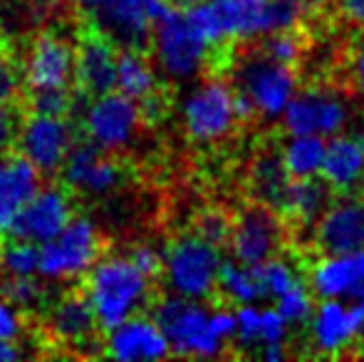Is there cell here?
<instances>
[{"mask_svg": "<svg viewBox=\"0 0 364 362\" xmlns=\"http://www.w3.org/2000/svg\"><path fill=\"white\" fill-rule=\"evenodd\" d=\"M260 328H263V308L258 303L235 305V338H233L235 348L258 355Z\"/></svg>", "mask_w": 364, "mask_h": 362, "instance_id": "836d02e7", "label": "cell"}, {"mask_svg": "<svg viewBox=\"0 0 364 362\" xmlns=\"http://www.w3.org/2000/svg\"><path fill=\"white\" fill-rule=\"evenodd\" d=\"M45 335L55 345H70V348H82L100 343V320H97L95 305L85 288L68 290L53 308L48 310L43 320Z\"/></svg>", "mask_w": 364, "mask_h": 362, "instance_id": "ac0fdd59", "label": "cell"}, {"mask_svg": "<svg viewBox=\"0 0 364 362\" xmlns=\"http://www.w3.org/2000/svg\"><path fill=\"white\" fill-rule=\"evenodd\" d=\"M141 110L136 100L124 92H107L95 97L90 110L85 112V134L107 151L127 147L136 137L141 124Z\"/></svg>", "mask_w": 364, "mask_h": 362, "instance_id": "5bb4252c", "label": "cell"}, {"mask_svg": "<svg viewBox=\"0 0 364 362\" xmlns=\"http://www.w3.org/2000/svg\"><path fill=\"white\" fill-rule=\"evenodd\" d=\"M230 82L253 102L255 117L265 122L280 119L300 90L295 68L275 63L263 50L240 55L230 70Z\"/></svg>", "mask_w": 364, "mask_h": 362, "instance_id": "277c9868", "label": "cell"}, {"mask_svg": "<svg viewBox=\"0 0 364 362\" xmlns=\"http://www.w3.org/2000/svg\"><path fill=\"white\" fill-rule=\"evenodd\" d=\"M40 169L23 154L0 161V236H5L18 211L38 193Z\"/></svg>", "mask_w": 364, "mask_h": 362, "instance_id": "cb8c5ba5", "label": "cell"}, {"mask_svg": "<svg viewBox=\"0 0 364 362\" xmlns=\"http://www.w3.org/2000/svg\"><path fill=\"white\" fill-rule=\"evenodd\" d=\"M105 251L102 233L85 216L73 221L40 248V273L45 278H75L87 273Z\"/></svg>", "mask_w": 364, "mask_h": 362, "instance_id": "8fae6325", "label": "cell"}, {"mask_svg": "<svg viewBox=\"0 0 364 362\" xmlns=\"http://www.w3.org/2000/svg\"><path fill=\"white\" fill-rule=\"evenodd\" d=\"M186 15L211 50L245 45L278 30H292L307 15L300 0H198Z\"/></svg>", "mask_w": 364, "mask_h": 362, "instance_id": "6da1fadb", "label": "cell"}, {"mask_svg": "<svg viewBox=\"0 0 364 362\" xmlns=\"http://www.w3.org/2000/svg\"><path fill=\"white\" fill-rule=\"evenodd\" d=\"M260 50L268 58H273L275 63L292 65L295 68L302 60V55H305V40L297 35V28L278 30V33H270L268 38H263V48Z\"/></svg>", "mask_w": 364, "mask_h": 362, "instance_id": "e575fe53", "label": "cell"}, {"mask_svg": "<svg viewBox=\"0 0 364 362\" xmlns=\"http://www.w3.org/2000/svg\"><path fill=\"white\" fill-rule=\"evenodd\" d=\"M218 293L230 305L260 303L263 293H260L255 266H245V263L235 261V258L233 261H223L218 273Z\"/></svg>", "mask_w": 364, "mask_h": 362, "instance_id": "f1b7e54d", "label": "cell"}, {"mask_svg": "<svg viewBox=\"0 0 364 362\" xmlns=\"http://www.w3.org/2000/svg\"><path fill=\"white\" fill-rule=\"evenodd\" d=\"M25 73L18 55L10 45H0V105L23 107L25 102Z\"/></svg>", "mask_w": 364, "mask_h": 362, "instance_id": "4dcf8cb0", "label": "cell"}, {"mask_svg": "<svg viewBox=\"0 0 364 362\" xmlns=\"http://www.w3.org/2000/svg\"><path fill=\"white\" fill-rule=\"evenodd\" d=\"M352 117L355 107L345 92L332 85H310L297 90L280 122L288 134H312L330 139L350 129Z\"/></svg>", "mask_w": 364, "mask_h": 362, "instance_id": "ba28073f", "label": "cell"}, {"mask_svg": "<svg viewBox=\"0 0 364 362\" xmlns=\"http://www.w3.org/2000/svg\"><path fill=\"white\" fill-rule=\"evenodd\" d=\"M75 142L77 129L68 117L28 115L25 112L15 149H20V154L28 156L40 171L55 174L65 166V159Z\"/></svg>", "mask_w": 364, "mask_h": 362, "instance_id": "4fadbf2b", "label": "cell"}, {"mask_svg": "<svg viewBox=\"0 0 364 362\" xmlns=\"http://www.w3.org/2000/svg\"><path fill=\"white\" fill-rule=\"evenodd\" d=\"M18 358H20V350L15 348L13 343H3V340H0V362H10Z\"/></svg>", "mask_w": 364, "mask_h": 362, "instance_id": "ee69618b", "label": "cell"}, {"mask_svg": "<svg viewBox=\"0 0 364 362\" xmlns=\"http://www.w3.org/2000/svg\"><path fill=\"white\" fill-rule=\"evenodd\" d=\"M23 320L25 313L20 308H15L13 303H0V340L3 343H13L20 333H23Z\"/></svg>", "mask_w": 364, "mask_h": 362, "instance_id": "ab89813d", "label": "cell"}, {"mask_svg": "<svg viewBox=\"0 0 364 362\" xmlns=\"http://www.w3.org/2000/svg\"><path fill=\"white\" fill-rule=\"evenodd\" d=\"M337 10L345 23L364 30V0H337Z\"/></svg>", "mask_w": 364, "mask_h": 362, "instance_id": "60d3db41", "label": "cell"}, {"mask_svg": "<svg viewBox=\"0 0 364 362\" xmlns=\"http://www.w3.org/2000/svg\"><path fill=\"white\" fill-rule=\"evenodd\" d=\"M230 228H233V218L220 208H206V211L198 213L196 223H193V231L198 236H203L206 241L216 243L220 248L228 246Z\"/></svg>", "mask_w": 364, "mask_h": 362, "instance_id": "8d00e7d4", "label": "cell"}, {"mask_svg": "<svg viewBox=\"0 0 364 362\" xmlns=\"http://www.w3.org/2000/svg\"><path fill=\"white\" fill-rule=\"evenodd\" d=\"M105 353L114 360H164L171 355V345L156 320L127 318L109 330Z\"/></svg>", "mask_w": 364, "mask_h": 362, "instance_id": "603a6c76", "label": "cell"}, {"mask_svg": "<svg viewBox=\"0 0 364 362\" xmlns=\"http://www.w3.org/2000/svg\"><path fill=\"white\" fill-rule=\"evenodd\" d=\"M0 266L10 275H33L40 271V248L35 241L5 236L0 241Z\"/></svg>", "mask_w": 364, "mask_h": 362, "instance_id": "1f68e13d", "label": "cell"}, {"mask_svg": "<svg viewBox=\"0 0 364 362\" xmlns=\"http://www.w3.org/2000/svg\"><path fill=\"white\" fill-rule=\"evenodd\" d=\"M25 110L23 107H3L0 105V151H8L18 142V132L23 124Z\"/></svg>", "mask_w": 364, "mask_h": 362, "instance_id": "74e56055", "label": "cell"}, {"mask_svg": "<svg viewBox=\"0 0 364 362\" xmlns=\"http://www.w3.org/2000/svg\"><path fill=\"white\" fill-rule=\"evenodd\" d=\"M3 298L23 313H30L43 303V288L33 275H10L3 283Z\"/></svg>", "mask_w": 364, "mask_h": 362, "instance_id": "d590c367", "label": "cell"}, {"mask_svg": "<svg viewBox=\"0 0 364 362\" xmlns=\"http://www.w3.org/2000/svg\"><path fill=\"white\" fill-rule=\"evenodd\" d=\"M307 285L317 300H360L364 295V248L322 253L307 268Z\"/></svg>", "mask_w": 364, "mask_h": 362, "instance_id": "44dd1931", "label": "cell"}, {"mask_svg": "<svg viewBox=\"0 0 364 362\" xmlns=\"http://www.w3.org/2000/svg\"><path fill=\"white\" fill-rule=\"evenodd\" d=\"M325 151L327 139H322V137L288 134L283 149H280V159H283L292 179H315V176L322 174Z\"/></svg>", "mask_w": 364, "mask_h": 362, "instance_id": "4316f807", "label": "cell"}, {"mask_svg": "<svg viewBox=\"0 0 364 362\" xmlns=\"http://www.w3.org/2000/svg\"><path fill=\"white\" fill-rule=\"evenodd\" d=\"M77 48L55 33H40L33 38L25 55V85L28 90L73 87Z\"/></svg>", "mask_w": 364, "mask_h": 362, "instance_id": "e0dca14e", "label": "cell"}, {"mask_svg": "<svg viewBox=\"0 0 364 362\" xmlns=\"http://www.w3.org/2000/svg\"><path fill=\"white\" fill-rule=\"evenodd\" d=\"M154 45H156V58L164 73L171 78L186 80L196 78L211 63L208 43L201 38L196 25L188 20L186 8H171L156 25H154Z\"/></svg>", "mask_w": 364, "mask_h": 362, "instance_id": "9c48e42d", "label": "cell"}, {"mask_svg": "<svg viewBox=\"0 0 364 362\" xmlns=\"http://www.w3.org/2000/svg\"><path fill=\"white\" fill-rule=\"evenodd\" d=\"M290 181L292 176L280 159V151H263L255 156L248 169V188L253 198L273 211H280Z\"/></svg>", "mask_w": 364, "mask_h": 362, "instance_id": "d4e9b609", "label": "cell"}, {"mask_svg": "<svg viewBox=\"0 0 364 362\" xmlns=\"http://www.w3.org/2000/svg\"><path fill=\"white\" fill-rule=\"evenodd\" d=\"M223 266L220 246L196 231L173 238L164 256V273L171 288L183 298L211 300L218 293V273Z\"/></svg>", "mask_w": 364, "mask_h": 362, "instance_id": "8992f818", "label": "cell"}, {"mask_svg": "<svg viewBox=\"0 0 364 362\" xmlns=\"http://www.w3.org/2000/svg\"><path fill=\"white\" fill-rule=\"evenodd\" d=\"M77 65H75V85L87 97H102L117 87V58H119V45L87 23L80 28L77 35Z\"/></svg>", "mask_w": 364, "mask_h": 362, "instance_id": "9a60e30c", "label": "cell"}, {"mask_svg": "<svg viewBox=\"0 0 364 362\" xmlns=\"http://www.w3.org/2000/svg\"><path fill=\"white\" fill-rule=\"evenodd\" d=\"M149 285H151V278H146L132 258L97 261L87 271L85 290L95 305L102 330L117 328L127 318H132L134 310L144 308L151 300Z\"/></svg>", "mask_w": 364, "mask_h": 362, "instance_id": "3957f363", "label": "cell"}, {"mask_svg": "<svg viewBox=\"0 0 364 362\" xmlns=\"http://www.w3.org/2000/svg\"><path fill=\"white\" fill-rule=\"evenodd\" d=\"M129 258L134 261V266L139 268L141 273L146 275V278H159V275L164 273V258L161 253L156 251V248L146 246V243H139V246L132 248Z\"/></svg>", "mask_w": 364, "mask_h": 362, "instance_id": "f35d334b", "label": "cell"}, {"mask_svg": "<svg viewBox=\"0 0 364 362\" xmlns=\"http://www.w3.org/2000/svg\"><path fill=\"white\" fill-rule=\"evenodd\" d=\"M117 87L132 100H144L151 92L159 90L156 73L151 68V60L144 50L136 48H119L117 58Z\"/></svg>", "mask_w": 364, "mask_h": 362, "instance_id": "83f0119b", "label": "cell"}, {"mask_svg": "<svg viewBox=\"0 0 364 362\" xmlns=\"http://www.w3.org/2000/svg\"><path fill=\"white\" fill-rule=\"evenodd\" d=\"M330 186L320 176H315V179H292L278 213L285 221L312 226L330 203Z\"/></svg>", "mask_w": 364, "mask_h": 362, "instance_id": "484cf974", "label": "cell"}, {"mask_svg": "<svg viewBox=\"0 0 364 362\" xmlns=\"http://www.w3.org/2000/svg\"><path fill=\"white\" fill-rule=\"evenodd\" d=\"M183 129L193 144L213 147L225 142L240 124L235 112V87L230 80L211 75L186 95L181 107Z\"/></svg>", "mask_w": 364, "mask_h": 362, "instance_id": "52a82bcc", "label": "cell"}, {"mask_svg": "<svg viewBox=\"0 0 364 362\" xmlns=\"http://www.w3.org/2000/svg\"><path fill=\"white\" fill-rule=\"evenodd\" d=\"M0 295H3V278H0Z\"/></svg>", "mask_w": 364, "mask_h": 362, "instance_id": "7dc6e473", "label": "cell"}, {"mask_svg": "<svg viewBox=\"0 0 364 362\" xmlns=\"http://www.w3.org/2000/svg\"><path fill=\"white\" fill-rule=\"evenodd\" d=\"M312 243L320 253H347L364 248V198L337 193L312 223Z\"/></svg>", "mask_w": 364, "mask_h": 362, "instance_id": "2e32d148", "label": "cell"}, {"mask_svg": "<svg viewBox=\"0 0 364 362\" xmlns=\"http://www.w3.org/2000/svg\"><path fill=\"white\" fill-rule=\"evenodd\" d=\"M188 3H198V0H188Z\"/></svg>", "mask_w": 364, "mask_h": 362, "instance_id": "c3c4849f", "label": "cell"}, {"mask_svg": "<svg viewBox=\"0 0 364 362\" xmlns=\"http://www.w3.org/2000/svg\"><path fill=\"white\" fill-rule=\"evenodd\" d=\"M300 3L305 5V10H307V13H315V10L327 8V5H330L332 0H300Z\"/></svg>", "mask_w": 364, "mask_h": 362, "instance_id": "f6af8a7d", "label": "cell"}, {"mask_svg": "<svg viewBox=\"0 0 364 362\" xmlns=\"http://www.w3.org/2000/svg\"><path fill=\"white\" fill-rule=\"evenodd\" d=\"M65 183L77 191L107 193L127 179V164L117 156H107L90 137H77L65 159Z\"/></svg>", "mask_w": 364, "mask_h": 362, "instance_id": "d6986e66", "label": "cell"}, {"mask_svg": "<svg viewBox=\"0 0 364 362\" xmlns=\"http://www.w3.org/2000/svg\"><path fill=\"white\" fill-rule=\"evenodd\" d=\"M80 15L107 33L119 48L146 50L154 25L173 8V0H75Z\"/></svg>", "mask_w": 364, "mask_h": 362, "instance_id": "5b68a950", "label": "cell"}, {"mask_svg": "<svg viewBox=\"0 0 364 362\" xmlns=\"http://www.w3.org/2000/svg\"><path fill=\"white\" fill-rule=\"evenodd\" d=\"M350 80L355 85V90L364 97V38L357 43L355 53L350 60Z\"/></svg>", "mask_w": 364, "mask_h": 362, "instance_id": "b9f144b4", "label": "cell"}, {"mask_svg": "<svg viewBox=\"0 0 364 362\" xmlns=\"http://www.w3.org/2000/svg\"><path fill=\"white\" fill-rule=\"evenodd\" d=\"M364 320L355 300H317L305 323V343L317 358H345L360 348Z\"/></svg>", "mask_w": 364, "mask_h": 362, "instance_id": "30bf717a", "label": "cell"}, {"mask_svg": "<svg viewBox=\"0 0 364 362\" xmlns=\"http://www.w3.org/2000/svg\"><path fill=\"white\" fill-rule=\"evenodd\" d=\"M357 308H360V313H362V320H364V295L360 300H357Z\"/></svg>", "mask_w": 364, "mask_h": 362, "instance_id": "bcb514c9", "label": "cell"}, {"mask_svg": "<svg viewBox=\"0 0 364 362\" xmlns=\"http://www.w3.org/2000/svg\"><path fill=\"white\" fill-rule=\"evenodd\" d=\"M315 305H317V298L310 290V285H307V280H300L297 285H292L288 293H283L275 300V308L283 313V318L288 320L292 328H305V323L310 320Z\"/></svg>", "mask_w": 364, "mask_h": 362, "instance_id": "d6a6232c", "label": "cell"}, {"mask_svg": "<svg viewBox=\"0 0 364 362\" xmlns=\"http://www.w3.org/2000/svg\"><path fill=\"white\" fill-rule=\"evenodd\" d=\"M285 218L278 211L255 201L233 218L228 248L235 261L258 266L278 256L285 246Z\"/></svg>", "mask_w": 364, "mask_h": 362, "instance_id": "7c38bea8", "label": "cell"}, {"mask_svg": "<svg viewBox=\"0 0 364 362\" xmlns=\"http://www.w3.org/2000/svg\"><path fill=\"white\" fill-rule=\"evenodd\" d=\"M320 179L332 193H355L364 186V134L345 129L327 139Z\"/></svg>", "mask_w": 364, "mask_h": 362, "instance_id": "7402d4cb", "label": "cell"}, {"mask_svg": "<svg viewBox=\"0 0 364 362\" xmlns=\"http://www.w3.org/2000/svg\"><path fill=\"white\" fill-rule=\"evenodd\" d=\"M255 273H258V283H260V293H263V300H278L283 293H288L292 285H297L302 278L300 268L285 256H273L268 261L258 263L255 266Z\"/></svg>", "mask_w": 364, "mask_h": 362, "instance_id": "f546056e", "label": "cell"}, {"mask_svg": "<svg viewBox=\"0 0 364 362\" xmlns=\"http://www.w3.org/2000/svg\"><path fill=\"white\" fill-rule=\"evenodd\" d=\"M70 221H73V196L68 193V188L50 186L45 191H38L20 208L5 236L45 243L58 236Z\"/></svg>", "mask_w": 364, "mask_h": 362, "instance_id": "ffe728a7", "label": "cell"}, {"mask_svg": "<svg viewBox=\"0 0 364 362\" xmlns=\"http://www.w3.org/2000/svg\"><path fill=\"white\" fill-rule=\"evenodd\" d=\"M173 355L181 358H220L235 338V310L208 308L203 300L164 298L151 308Z\"/></svg>", "mask_w": 364, "mask_h": 362, "instance_id": "7a4b0ae2", "label": "cell"}, {"mask_svg": "<svg viewBox=\"0 0 364 362\" xmlns=\"http://www.w3.org/2000/svg\"><path fill=\"white\" fill-rule=\"evenodd\" d=\"M260 360L265 362H283L288 360V343H278V345H265L258 350Z\"/></svg>", "mask_w": 364, "mask_h": 362, "instance_id": "7bdbcfd3", "label": "cell"}]
</instances>
